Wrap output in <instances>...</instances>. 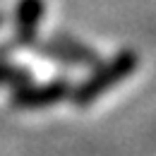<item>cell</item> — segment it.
<instances>
[{
	"mask_svg": "<svg viewBox=\"0 0 156 156\" xmlns=\"http://www.w3.org/2000/svg\"><path fill=\"white\" fill-rule=\"evenodd\" d=\"M132 70H135V55L132 53H125V55L115 58L111 65H106V70L101 75H96L91 82L84 84V89L77 94V101L79 103H89L91 98H96L101 91H106L108 87H113L115 82H120L125 75H130Z\"/></svg>",
	"mask_w": 156,
	"mask_h": 156,
	"instance_id": "1",
	"label": "cell"
},
{
	"mask_svg": "<svg viewBox=\"0 0 156 156\" xmlns=\"http://www.w3.org/2000/svg\"><path fill=\"white\" fill-rule=\"evenodd\" d=\"M41 2L39 0H24L20 5V24L24 29H31L34 24H36V17L41 15Z\"/></svg>",
	"mask_w": 156,
	"mask_h": 156,
	"instance_id": "2",
	"label": "cell"
}]
</instances>
